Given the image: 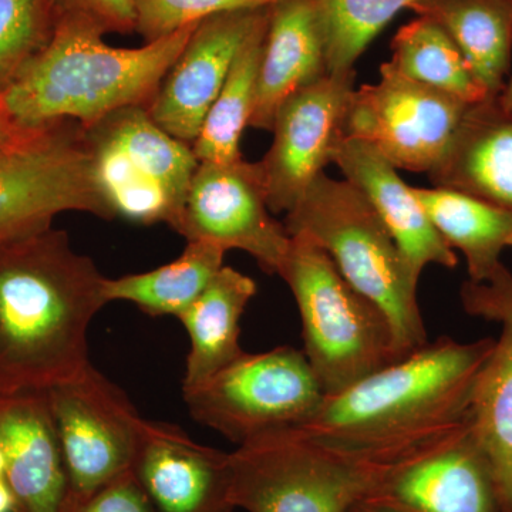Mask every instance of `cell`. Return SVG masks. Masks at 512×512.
Returning a JSON list of instances; mask_svg holds the SVG:
<instances>
[{
  "label": "cell",
  "mask_w": 512,
  "mask_h": 512,
  "mask_svg": "<svg viewBox=\"0 0 512 512\" xmlns=\"http://www.w3.org/2000/svg\"><path fill=\"white\" fill-rule=\"evenodd\" d=\"M6 461L3 456L2 450H0V478H5Z\"/></svg>",
  "instance_id": "37"
},
{
  "label": "cell",
  "mask_w": 512,
  "mask_h": 512,
  "mask_svg": "<svg viewBox=\"0 0 512 512\" xmlns=\"http://www.w3.org/2000/svg\"><path fill=\"white\" fill-rule=\"evenodd\" d=\"M407 460L330 446L295 427L276 430L229 453L232 500L247 512H349Z\"/></svg>",
  "instance_id": "6"
},
{
  "label": "cell",
  "mask_w": 512,
  "mask_h": 512,
  "mask_svg": "<svg viewBox=\"0 0 512 512\" xmlns=\"http://www.w3.org/2000/svg\"><path fill=\"white\" fill-rule=\"evenodd\" d=\"M333 163L370 202L416 281L429 265L456 268V252L441 238L414 188L404 183L397 168L375 147L346 138Z\"/></svg>",
  "instance_id": "19"
},
{
  "label": "cell",
  "mask_w": 512,
  "mask_h": 512,
  "mask_svg": "<svg viewBox=\"0 0 512 512\" xmlns=\"http://www.w3.org/2000/svg\"><path fill=\"white\" fill-rule=\"evenodd\" d=\"M356 72L328 74L281 104L272 126L274 141L261 161L268 204L274 214L289 211L345 143Z\"/></svg>",
  "instance_id": "13"
},
{
  "label": "cell",
  "mask_w": 512,
  "mask_h": 512,
  "mask_svg": "<svg viewBox=\"0 0 512 512\" xmlns=\"http://www.w3.org/2000/svg\"><path fill=\"white\" fill-rule=\"evenodd\" d=\"M174 231L188 242L247 252L269 275H278L291 235L275 220L258 163L200 161Z\"/></svg>",
  "instance_id": "12"
},
{
  "label": "cell",
  "mask_w": 512,
  "mask_h": 512,
  "mask_svg": "<svg viewBox=\"0 0 512 512\" xmlns=\"http://www.w3.org/2000/svg\"><path fill=\"white\" fill-rule=\"evenodd\" d=\"M289 235H306L325 249L343 278L389 320L397 356L429 342L417 286L402 252L355 185L319 175L286 214Z\"/></svg>",
  "instance_id": "4"
},
{
  "label": "cell",
  "mask_w": 512,
  "mask_h": 512,
  "mask_svg": "<svg viewBox=\"0 0 512 512\" xmlns=\"http://www.w3.org/2000/svg\"><path fill=\"white\" fill-rule=\"evenodd\" d=\"M183 394L195 421L237 446L302 426L326 399L305 353L291 346L244 352Z\"/></svg>",
  "instance_id": "9"
},
{
  "label": "cell",
  "mask_w": 512,
  "mask_h": 512,
  "mask_svg": "<svg viewBox=\"0 0 512 512\" xmlns=\"http://www.w3.org/2000/svg\"><path fill=\"white\" fill-rule=\"evenodd\" d=\"M66 211L113 220L82 124L59 121L0 148V245L52 228Z\"/></svg>",
  "instance_id": "8"
},
{
  "label": "cell",
  "mask_w": 512,
  "mask_h": 512,
  "mask_svg": "<svg viewBox=\"0 0 512 512\" xmlns=\"http://www.w3.org/2000/svg\"><path fill=\"white\" fill-rule=\"evenodd\" d=\"M133 476L156 512H234L229 453L148 421Z\"/></svg>",
  "instance_id": "16"
},
{
  "label": "cell",
  "mask_w": 512,
  "mask_h": 512,
  "mask_svg": "<svg viewBox=\"0 0 512 512\" xmlns=\"http://www.w3.org/2000/svg\"><path fill=\"white\" fill-rule=\"evenodd\" d=\"M275 2L278 0H134L136 33L144 43H153L212 16L268 8Z\"/></svg>",
  "instance_id": "30"
},
{
  "label": "cell",
  "mask_w": 512,
  "mask_h": 512,
  "mask_svg": "<svg viewBox=\"0 0 512 512\" xmlns=\"http://www.w3.org/2000/svg\"><path fill=\"white\" fill-rule=\"evenodd\" d=\"M417 16L439 23L488 96H500L510 70L512 0H424Z\"/></svg>",
  "instance_id": "23"
},
{
  "label": "cell",
  "mask_w": 512,
  "mask_h": 512,
  "mask_svg": "<svg viewBox=\"0 0 512 512\" xmlns=\"http://www.w3.org/2000/svg\"><path fill=\"white\" fill-rule=\"evenodd\" d=\"M0 512H15V498L5 478H0Z\"/></svg>",
  "instance_id": "35"
},
{
  "label": "cell",
  "mask_w": 512,
  "mask_h": 512,
  "mask_svg": "<svg viewBox=\"0 0 512 512\" xmlns=\"http://www.w3.org/2000/svg\"><path fill=\"white\" fill-rule=\"evenodd\" d=\"M56 32L52 0H0V94Z\"/></svg>",
  "instance_id": "29"
},
{
  "label": "cell",
  "mask_w": 512,
  "mask_h": 512,
  "mask_svg": "<svg viewBox=\"0 0 512 512\" xmlns=\"http://www.w3.org/2000/svg\"><path fill=\"white\" fill-rule=\"evenodd\" d=\"M225 249L211 242H188L183 254L170 264L153 271L107 279V302L134 303L147 315H173L180 319L197 301L218 271L224 266Z\"/></svg>",
  "instance_id": "25"
},
{
  "label": "cell",
  "mask_w": 512,
  "mask_h": 512,
  "mask_svg": "<svg viewBox=\"0 0 512 512\" xmlns=\"http://www.w3.org/2000/svg\"><path fill=\"white\" fill-rule=\"evenodd\" d=\"M255 295L254 279L224 265L181 316L191 346L183 393L204 383L245 352L239 343V323Z\"/></svg>",
  "instance_id": "22"
},
{
  "label": "cell",
  "mask_w": 512,
  "mask_h": 512,
  "mask_svg": "<svg viewBox=\"0 0 512 512\" xmlns=\"http://www.w3.org/2000/svg\"><path fill=\"white\" fill-rule=\"evenodd\" d=\"M268 19L269 8H266L239 49L227 80L192 143L198 161L229 163L242 158L239 147L242 133L249 126L255 109Z\"/></svg>",
  "instance_id": "26"
},
{
  "label": "cell",
  "mask_w": 512,
  "mask_h": 512,
  "mask_svg": "<svg viewBox=\"0 0 512 512\" xmlns=\"http://www.w3.org/2000/svg\"><path fill=\"white\" fill-rule=\"evenodd\" d=\"M390 63L414 82L450 94L468 104L487 99V92L446 30L426 16L404 25L392 42Z\"/></svg>",
  "instance_id": "27"
},
{
  "label": "cell",
  "mask_w": 512,
  "mask_h": 512,
  "mask_svg": "<svg viewBox=\"0 0 512 512\" xmlns=\"http://www.w3.org/2000/svg\"><path fill=\"white\" fill-rule=\"evenodd\" d=\"M56 28L73 25L101 36L136 32L134 0H52Z\"/></svg>",
  "instance_id": "31"
},
{
  "label": "cell",
  "mask_w": 512,
  "mask_h": 512,
  "mask_svg": "<svg viewBox=\"0 0 512 512\" xmlns=\"http://www.w3.org/2000/svg\"><path fill=\"white\" fill-rule=\"evenodd\" d=\"M328 74L318 2L278 0L269 6L255 109L249 127L272 131L281 104Z\"/></svg>",
  "instance_id": "20"
},
{
  "label": "cell",
  "mask_w": 512,
  "mask_h": 512,
  "mask_svg": "<svg viewBox=\"0 0 512 512\" xmlns=\"http://www.w3.org/2000/svg\"><path fill=\"white\" fill-rule=\"evenodd\" d=\"M278 275L298 305L303 353L326 397L400 359L384 313L343 278L311 238L291 235Z\"/></svg>",
  "instance_id": "5"
},
{
  "label": "cell",
  "mask_w": 512,
  "mask_h": 512,
  "mask_svg": "<svg viewBox=\"0 0 512 512\" xmlns=\"http://www.w3.org/2000/svg\"><path fill=\"white\" fill-rule=\"evenodd\" d=\"M106 278L49 228L0 245V396L47 392L92 365L87 330Z\"/></svg>",
  "instance_id": "1"
},
{
  "label": "cell",
  "mask_w": 512,
  "mask_h": 512,
  "mask_svg": "<svg viewBox=\"0 0 512 512\" xmlns=\"http://www.w3.org/2000/svg\"><path fill=\"white\" fill-rule=\"evenodd\" d=\"M198 25L136 49L111 47L93 30L59 25L0 94L3 109L26 131L64 120L86 128L124 107L148 109Z\"/></svg>",
  "instance_id": "3"
},
{
  "label": "cell",
  "mask_w": 512,
  "mask_h": 512,
  "mask_svg": "<svg viewBox=\"0 0 512 512\" xmlns=\"http://www.w3.org/2000/svg\"><path fill=\"white\" fill-rule=\"evenodd\" d=\"M47 399L69 480L63 512H74L101 488L130 473L148 421L92 365L76 379L47 390Z\"/></svg>",
  "instance_id": "10"
},
{
  "label": "cell",
  "mask_w": 512,
  "mask_h": 512,
  "mask_svg": "<svg viewBox=\"0 0 512 512\" xmlns=\"http://www.w3.org/2000/svg\"><path fill=\"white\" fill-rule=\"evenodd\" d=\"M349 512H404L393 505L384 503V501L375 500V498H365L359 503L353 505Z\"/></svg>",
  "instance_id": "34"
},
{
  "label": "cell",
  "mask_w": 512,
  "mask_h": 512,
  "mask_svg": "<svg viewBox=\"0 0 512 512\" xmlns=\"http://www.w3.org/2000/svg\"><path fill=\"white\" fill-rule=\"evenodd\" d=\"M0 450L15 512H63L66 464L47 392L0 396Z\"/></svg>",
  "instance_id": "18"
},
{
  "label": "cell",
  "mask_w": 512,
  "mask_h": 512,
  "mask_svg": "<svg viewBox=\"0 0 512 512\" xmlns=\"http://www.w3.org/2000/svg\"><path fill=\"white\" fill-rule=\"evenodd\" d=\"M494 343L440 336L326 397L312 419L295 429L383 460L419 456L467 426L474 384Z\"/></svg>",
  "instance_id": "2"
},
{
  "label": "cell",
  "mask_w": 512,
  "mask_h": 512,
  "mask_svg": "<svg viewBox=\"0 0 512 512\" xmlns=\"http://www.w3.org/2000/svg\"><path fill=\"white\" fill-rule=\"evenodd\" d=\"M265 10H235L200 22L148 106L158 126L192 146L239 49Z\"/></svg>",
  "instance_id": "15"
},
{
  "label": "cell",
  "mask_w": 512,
  "mask_h": 512,
  "mask_svg": "<svg viewBox=\"0 0 512 512\" xmlns=\"http://www.w3.org/2000/svg\"><path fill=\"white\" fill-rule=\"evenodd\" d=\"M94 174L114 217L173 228L200 161L147 107L113 111L84 128Z\"/></svg>",
  "instance_id": "7"
},
{
  "label": "cell",
  "mask_w": 512,
  "mask_h": 512,
  "mask_svg": "<svg viewBox=\"0 0 512 512\" xmlns=\"http://www.w3.org/2000/svg\"><path fill=\"white\" fill-rule=\"evenodd\" d=\"M74 512H156L133 471L101 488Z\"/></svg>",
  "instance_id": "32"
},
{
  "label": "cell",
  "mask_w": 512,
  "mask_h": 512,
  "mask_svg": "<svg viewBox=\"0 0 512 512\" xmlns=\"http://www.w3.org/2000/svg\"><path fill=\"white\" fill-rule=\"evenodd\" d=\"M434 187L512 211V109L500 96L471 104L436 170Z\"/></svg>",
  "instance_id": "21"
},
{
  "label": "cell",
  "mask_w": 512,
  "mask_h": 512,
  "mask_svg": "<svg viewBox=\"0 0 512 512\" xmlns=\"http://www.w3.org/2000/svg\"><path fill=\"white\" fill-rule=\"evenodd\" d=\"M500 99L503 101L505 106L512 109V79L510 80V83L505 84V89L503 90V93L500 94Z\"/></svg>",
  "instance_id": "36"
},
{
  "label": "cell",
  "mask_w": 512,
  "mask_h": 512,
  "mask_svg": "<svg viewBox=\"0 0 512 512\" xmlns=\"http://www.w3.org/2000/svg\"><path fill=\"white\" fill-rule=\"evenodd\" d=\"M471 104L403 76L390 62L350 97L346 136L365 141L397 170H436Z\"/></svg>",
  "instance_id": "11"
},
{
  "label": "cell",
  "mask_w": 512,
  "mask_h": 512,
  "mask_svg": "<svg viewBox=\"0 0 512 512\" xmlns=\"http://www.w3.org/2000/svg\"><path fill=\"white\" fill-rule=\"evenodd\" d=\"M434 227L466 259L468 281H488L512 247V211L447 188H414Z\"/></svg>",
  "instance_id": "24"
},
{
  "label": "cell",
  "mask_w": 512,
  "mask_h": 512,
  "mask_svg": "<svg viewBox=\"0 0 512 512\" xmlns=\"http://www.w3.org/2000/svg\"><path fill=\"white\" fill-rule=\"evenodd\" d=\"M35 131H26L16 126L12 119H10L9 114L6 113V110L3 109L2 101H0V148L13 146V144L25 140L26 137H29Z\"/></svg>",
  "instance_id": "33"
},
{
  "label": "cell",
  "mask_w": 512,
  "mask_h": 512,
  "mask_svg": "<svg viewBox=\"0 0 512 512\" xmlns=\"http://www.w3.org/2000/svg\"><path fill=\"white\" fill-rule=\"evenodd\" d=\"M369 498L404 512H501L490 467L470 424L394 468Z\"/></svg>",
  "instance_id": "17"
},
{
  "label": "cell",
  "mask_w": 512,
  "mask_h": 512,
  "mask_svg": "<svg viewBox=\"0 0 512 512\" xmlns=\"http://www.w3.org/2000/svg\"><path fill=\"white\" fill-rule=\"evenodd\" d=\"M328 73H348L367 46L404 9L424 0H316Z\"/></svg>",
  "instance_id": "28"
},
{
  "label": "cell",
  "mask_w": 512,
  "mask_h": 512,
  "mask_svg": "<svg viewBox=\"0 0 512 512\" xmlns=\"http://www.w3.org/2000/svg\"><path fill=\"white\" fill-rule=\"evenodd\" d=\"M464 311L500 326V336L478 373L468 424L490 467L501 512H512V274L503 265L488 281L464 282Z\"/></svg>",
  "instance_id": "14"
}]
</instances>
